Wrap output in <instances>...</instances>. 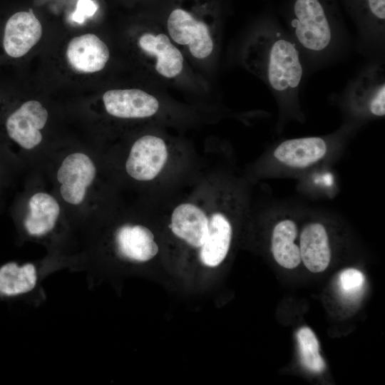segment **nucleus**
<instances>
[{
    "mask_svg": "<svg viewBox=\"0 0 385 385\" xmlns=\"http://www.w3.org/2000/svg\"><path fill=\"white\" fill-rule=\"evenodd\" d=\"M351 97L361 111L375 117L385 115V81L381 69L364 73L352 88Z\"/></svg>",
    "mask_w": 385,
    "mask_h": 385,
    "instance_id": "17",
    "label": "nucleus"
},
{
    "mask_svg": "<svg viewBox=\"0 0 385 385\" xmlns=\"http://www.w3.org/2000/svg\"><path fill=\"white\" fill-rule=\"evenodd\" d=\"M60 213L56 199L45 192L34 194L29 201V212L22 221L26 235L44 238L54 230Z\"/></svg>",
    "mask_w": 385,
    "mask_h": 385,
    "instance_id": "16",
    "label": "nucleus"
},
{
    "mask_svg": "<svg viewBox=\"0 0 385 385\" xmlns=\"http://www.w3.org/2000/svg\"><path fill=\"white\" fill-rule=\"evenodd\" d=\"M61 267L58 262L0 265V302H22L39 307L47 299L43 282Z\"/></svg>",
    "mask_w": 385,
    "mask_h": 385,
    "instance_id": "3",
    "label": "nucleus"
},
{
    "mask_svg": "<svg viewBox=\"0 0 385 385\" xmlns=\"http://www.w3.org/2000/svg\"><path fill=\"white\" fill-rule=\"evenodd\" d=\"M41 36V24L32 10L17 12L6 24L3 40L4 50L11 57H21L38 42Z\"/></svg>",
    "mask_w": 385,
    "mask_h": 385,
    "instance_id": "12",
    "label": "nucleus"
},
{
    "mask_svg": "<svg viewBox=\"0 0 385 385\" xmlns=\"http://www.w3.org/2000/svg\"><path fill=\"white\" fill-rule=\"evenodd\" d=\"M112 238L115 255L125 263H143L152 260L158 252L154 234L141 224L120 225L114 230Z\"/></svg>",
    "mask_w": 385,
    "mask_h": 385,
    "instance_id": "8",
    "label": "nucleus"
},
{
    "mask_svg": "<svg viewBox=\"0 0 385 385\" xmlns=\"http://www.w3.org/2000/svg\"><path fill=\"white\" fill-rule=\"evenodd\" d=\"M245 66L282 96L297 91L303 75L294 42L280 31H257L242 54Z\"/></svg>",
    "mask_w": 385,
    "mask_h": 385,
    "instance_id": "1",
    "label": "nucleus"
},
{
    "mask_svg": "<svg viewBox=\"0 0 385 385\" xmlns=\"http://www.w3.org/2000/svg\"><path fill=\"white\" fill-rule=\"evenodd\" d=\"M301 261L312 272L324 271L331 260V249L324 225L319 222L307 223L299 236Z\"/></svg>",
    "mask_w": 385,
    "mask_h": 385,
    "instance_id": "15",
    "label": "nucleus"
},
{
    "mask_svg": "<svg viewBox=\"0 0 385 385\" xmlns=\"http://www.w3.org/2000/svg\"><path fill=\"white\" fill-rule=\"evenodd\" d=\"M297 235V225L292 219H282L273 227L271 251L275 261L284 268L294 269L301 262L299 245L295 243Z\"/></svg>",
    "mask_w": 385,
    "mask_h": 385,
    "instance_id": "18",
    "label": "nucleus"
},
{
    "mask_svg": "<svg viewBox=\"0 0 385 385\" xmlns=\"http://www.w3.org/2000/svg\"><path fill=\"white\" fill-rule=\"evenodd\" d=\"M365 282L364 274L358 270L349 268L343 270L339 276V286L346 295L358 293Z\"/></svg>",
    "mask_w": 385,
    "mask_h": 385,
    "instance_id": "20",
    "label": "nucleus"
},
{
    "mask_svg": "<svg viewBox=\"0 0 385 385\" xmlns=\"http://www.w3.org/2000/svg\"><path fill=\"white\" fill-rule=\"evenodd\" d=\"M327 151L328 146L324 139L306 137L284 140L274 149L273 156L288 168L304 169L322 160Z\"/></svg>",
    "mask_w": 385,
    "mask_h": 385,
    "instance_id": "14",
    "label": "nucleus"
},
{
    "mask_svg": "<svg viewBox=\"0 0 385 385\" xmlns=\"http://www.w3.org/2000/svg\"><path fill=\"white\" fill-rule=\"evenodd\" d=\"M170 146L162 135L148 133L133 144L125 162L129 176L140 182H153L164 172L170 158Z\"/></svg>",
    "mask_w": 385,
    "mask_h": 385,
    "instance_id": "6",
    "label": "nucleus"
},
{
    "mask_svg": "<svg viewBox=\"0 0 385 385\" xmlns=\"http://www.w3.org/2000/svg\"><path fill=\"white\" fill-rule=\"evenodd\" d=\"M370 14L376 22L382 25L385 19V0H366Z\"/></svg>",
    "mask_w": 385,
    "mask_h": 385,
    "instance_id": "21",
    "label": "nucleus"
},
{
    "mask_svg": "<svg viewBox=\"0 0 385 385\" xmlns=\"http://www.w3.org/2000/svg\"><path fill=\"white\" fill-rule=\"evenodd\" d=\"M165 30L194 62L206 63L215 56L219 29L210 0H178L167 16Z\"/></svg>",
    "mask_w": 385,
    "mask_h": 385,
    "instance_id": "2",
    "label": "nucleus"
},
{
    "mask_svg": "<svg viewBox=\"0 0 385 385\" xmlns=\"http://www.w3.org/2000/svg\"><path fill=\"white\" fill-rule=\"evenodd\" d=\"M102 100L106 112L118 118H153L161 109L159 98L140 88L108 90L103 93Z\"/></svg>",
    "mask_w": 385,
    "mask_h": 385,
    "instance_id": "9",
    "label": "nucleus"
},
{
    "mask_svg": "<svg viewBox=\"0 0 385 385\" xmlns=\"http://www.w3.org/2000/svg\"><path fill=\"white\" fill-rule=\"evenodd\" d=\"M215 200L211 214L208 235L199 250L201 262L207 267L218 266L227 257L232 238V224L228 211L235 202L230 196Z\"/></svg>",
    "mask_w": 385,
    "mask_h": 385,
    "instance_id": "7",
    "label": "nucleus"
},
{
    "mask_svg": "<svg viewBox=\"0 0 385 385\" xmlns=\"http://www.w3.org/2000/svg\"><path fill=\"white\" fill-rule=\"evenodd\" d=\"M109 57L110 51L106 43L93 34L74 37L66 48L69 65L80 73H91L101 71Z\"/></svg>",
    "mask_w": 385,
    "mask_h": 385,
    "instance_id": "13",
    "label": "nucleus"
},
{
    "mask_svg": "<svg viewBox=\"0 0 385 385\" xmlns=\"http://www.w3.org/2000/svg\"><path fill=\"white\" fill-rule=\"evenodd\" d=\"M292 27L296 39L307 51L320 53L329 48L333 29L319 0H297Z\"/></svg>",
    "mask_w": 385,
    "mask_h": 385,
    "instance_id": "5",
    "label": "nucleus"
},
{
    "mask_svg": "<svg viewBox=\"0 0 385 385\" xmlns=\"http://www.w3.org/2000/svg\"><path fill=\"white\" fill-rule=\"evenodd\" d=\"M48 112L41 103L31 100L23 103L6 119V129L11 139L25 149H32L41 140L42 129L47 121Z\"/></svg>",
    "mask_w": 385,
    "mask_h": 385,
    "instance_id": "10",
    "label": "nucleus"
},
{
    "mask_svg": "<svg viewBox=\"0 0 385 385\" xmlns=\"http://www.w3.org/2000/svg\"><path fill=\"white\" fill-rule=\"evenodd\" d=\"M136 46L151 73L166 81H177L187 71L186 57L165 30L151 26L141 31Z\"/></svg>",
    "mask_w": 385,
    "mask_h": 385,
    "instance_id": "4",
    "label": "nucleus"
},
{
    "mask_svg": "<svg viewBox=\"0 0 385 385\" xmlns=\"http://www.w3.org/2000/svg\"><path fill=\"white\" fill-rule=\"evenodd\" d=\"M297 339L302 365L312 372H322L325 363L319 354V342L312 329L307 327L300 328Z\"/></svg>",
    "mask_w": 385,
    "mask_h": 385,
    "instance_id": "19",
    "label": "nucleus"
},
{
    "mask_svg": "<svg viewBox=\"0 0 385 385\" xmlns=\"http://www.w3.org/2000/svg\"><path fill=\"white\" fill-rule=\"evenodd\" d=\"M96 173L94 163L86 154L74 153L67 156L57 173L61 195L64 200L72 205L81 203Z\"/></svg>",
    "mask_w": 385,
    "mask_h": 385,
    "instance_id": "11",
    "label": "nucleus"
}]
</instances>
